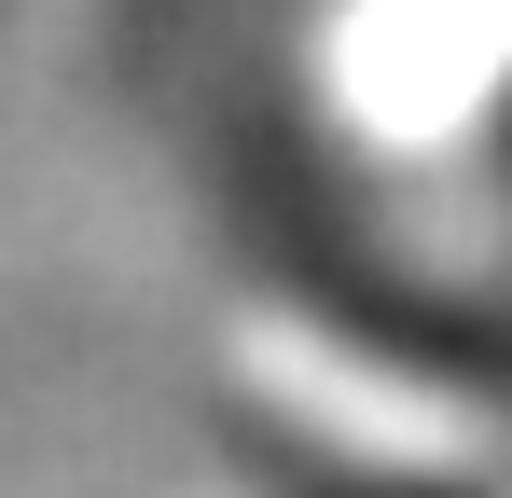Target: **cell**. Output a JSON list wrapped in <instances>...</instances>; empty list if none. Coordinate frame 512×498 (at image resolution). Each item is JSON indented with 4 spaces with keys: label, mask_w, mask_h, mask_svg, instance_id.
I'll return each mask as SVG.
<instances>
[{
    "label": "cell",
    "mask_w": 512,
    "mask_h": 498,
    "mask_svg": "<svg viewBox=\"0 0 512 498\" xmlns=\"http://www.w3.org/2000/svg\"><path fill=\"white\" fill-rule=\"evenodd\" d=\"M263 97L374 236L512 263V0H263Z\"/></svg>",
    "instance_id": "obj_1"
},
{
    "label": "cell",
    "mask_w": 512,
    "mask_h": 498,
    "mask_svg": "<svg viewBox=\"0 0 512 498\" xmlns=\"http://www.w3.org/2000/svg\"><path fill=\"white\" fill-rule=\"evenodd\" d=\"M139 498H512V388L402 332H263Z\"/></svg>",
    "instance_id": "obj_2"
}]
</instances>
